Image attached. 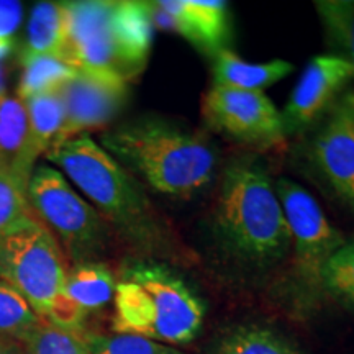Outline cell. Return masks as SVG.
<instances>
[{
	"label": "cell",
	"mask_w": 354,
	"mask_h": 354,
	"mask_svg": "<svg viewBox=\"0 0 354 354\" xmlns=\"http://www.w3.org/2000/svg\"><path fill=\"white\" fill-rule=\"evenodd\" d=\"M210 354H305L302 349L261 325H240L227 331Z\"/></svg>",
	"instance_id": "d6986e66"
},
{
	"label": "cell",
	"mask_w": 354,
	"mask_h": 354,
	"mask_svg": "<svg viewBox=\"0 0 354 354\" xmlns=\"http://www.w3.org/2000/svg\"><path fill=\"white\" fill-rule=\"evenodd\" d=\"M215 228L230 253L245 263L269 266L290 251V233L271 177L253 161H233L215 203Z\"/></svg>",
	"instance_id": "5b68a950"
},
{
	"label": "cell",
	"mask_w": 354,
	"mask_h": 354,
	"mask_svg": "<svg viewBox=\"0 0 354 354\" xmlns=\"http://www.w3.org/2000/svg\"><path fill=\"white\" fill-rule=\"evenodd\" d=\"M66 44V12L63 2H41L35 6L26 28L21 61L38 56H61Z\"/></svg>",
	"instance_id": "e0dca14e"
},
{
	"label": "cell",
	"mask_w": 354,
	"mask_h": 354,
	"mask_svg": "<svg viewBox=\"0 0 354 354\" xmlns=\"http://www.w3.org/2000/svg\"><path fill=\"white\" fill-rule=\"evenodd\" d=\"M25 196L28 209L55 234L73 264L94 263L105 253L110 243L107 221L55 166H35Z\"/></svg>",
	"instance_id": "52a82bcc"
},
{
	"label": "cell",
	"mask_w": 354,
	"mask_h": 354,
	"mask_svg": "<svg viewBox=\"0 0 354 354\" xmlns=\"http://www.w3.org/2000/svg\"><path fill=\"white\" fill-rule=\"evenodd\" d=\"M354 81V68L335 55L313 56L281 112L286 138L308 130L330 112Z\"/></svg>",
	"instance_id": "8fae6325"
},
{
	"label": "cell",
	"mask_w": 354,
	"mask_h": 354,
	"mask_svg": "<svg viewBox=\"0 0 354 354\" xmlns=\"http://www.w3.org/2000/svg\"><path fill=\"white\" fill-rule=\"evenodd\" d=\"M41 322L19 292L0 281V338L24 343Z\"/></svg>",
	"instance_id": "7402d4cb"
},
{
	"label": "cell",
	"mask_w": 354,
	"mask_h": 354,
	"mask_svg": "<svg viewBox=\"0 0 354 354\" xmlns=\"http://www.w3.org/2000/svg\"><path fill=\"white\" fill-rule=\"evenodd\" d=\"M153 24L174 32L203 55L214 57L228 50L233 21L228 3L212 0H159L148 2Z\"/></svg>",
	"instance_id": "4fadbf2b"
},
{
	"label": "cell",
	"mask_w": 354,
	"mask_h": 354,
	"mask_svg": "<svg viewBox=\"0 0 354 354\" xmlns=\"http://www.w3.org/2000/svg\"><path fill=\"white\" fill-rule=\"evenodd\" d=\"M202 118L215 133L251 148H276L286 140L281 112L261 91L212 86L202 99Z\"/></svg>",
	"instance_id": "ba28073f"
},
{
	"label": "cell",
	"mask_w": 354,
	"mask_h": 354,
	"mask_svg": "<svg viewBox=\"0 0 354 354\" xmlns=\"http://www.w3.org/2000/svg\"><path fill=\"white\" fill-rule=\"evenodd\" d=\"M28 212L24 190L8 177L0 174V234Z\"/></svg>",
	"instance_id": "484cf974"
},
{
	"label": "cell",
	"mask_w": 354,
	"mask_h": 354,
	"mask_svg": "<svg viewBox=\"0 0 354 354\" xmlns=\"http://www.w3.org/2000/svg\"><path fill=\"white\" fill-rule=\"evenodd\" d=\"M214 59V86L261 91L271 87L294 73V64L286 59H272L269 63H248L232 50H221Z\"/></svg>",
	"instance_id": "9a60e30c"
},
{
	"label": "cell",
	"mask_w": 354,
	"mask_h": 354,
	"mask_svg": "<svg viewBox=\"0 0 354 354\" xmlns=\"http://www.w3.org/2000/svg\"><path fill=\"white\" fill-rule=\"evenodd\" d=\"M331 53L354 68V0H320L313 3Z\"/></svg>",
	"instance_id": "ffe728a7"
},
{
	"label": "cell",
	"mask_w": 354,
	"mask_h": 354,
	"mask_svg": "<svg viewBox=\"0 0 354 354\" xmlns=\"http://www.w3.org/2000/svg\"><path fill=\"white\" fill-rule=\"evenodd\" d=\"M276 192L289 227L295 266L304 279L320 284L323 266L346 241L302 185L281 177L276 180Z\"/></svg>",
	"instance_id": "9c48e42d"
},
{
	"label": "cell",
	"mask_w": 354,
	"mask_h": 354,
	"mask_svg": "<svg viewBox=\"0 0 354 354\" xmlns=\"http://www.w3.org/2000/svg\"><path fill=\"white\" fill-rule=\"evenodd\" d=\"M24 8L20 2H0V57L10 50L13 35L19 30Z\"/></svg>",
	"instance_id": "4316f807"
},
{
	"label": "cell",
	"mask_w": 354,
	"mask_h": 354,
	"mask_svg": "<svg viewBox=\"0 0 354 354\" xmlns=\"http://www.w3.org/2000/svg\"><path fill=\"white\" fill-rule=\"evenodd\" d=\"M115 333L136 335L167 346L192 343L202 331L205 304L183 277L162 264L135 261L115 287Z\"/></svg>",
	"instance_id": "277c9868"
},
{
	"label": "cell",
	"mask_w": 354,
	"mask_h": 354,
	"mask_svg": "<svg viewBox=\"0 0 354 354\" xmlns=\"http://www.w3.org/2000/svg\"><path fill=\"white\" fill-rule=\"evenodd\" d=\"M63 59L76 69L130 84L143 74L153 46L154 24L148 2L81 0L63 2Z\"/></svg>",
	"instance_id": "3957f363"
},
{
	"label": "cell",
	"mask_w": 354,
	"mask_h": 354,
	"mask_svg": "<svg viewBox=\"0 0 354 354\" xmlns=\"http://www.w3.org/2000/svg\"><path fill=\"white\" fill-rule=\"evenodd\" d=\"M63 248L32 212L0 234V281L24 297L43 322L64 300Z\"/></svg>",
	"instance_id": "8992f818"
},
{
	"label": "cell",
	"mask_w": 354,
	"mask_h": 354,
	"mask_svg": "<svg viewBox=\"0 0 354 354\" xmlns=\"http://www.w3.org/2000/svg\"><path fill=\"white\" fill-rule=\"evenodd\" d=\"M44 156L130 245L151 254L177 253L179 243L154 209L143 184L91 136H74L53 146Z\"/></svg>",
	"instance_id": "7a4b0ae2"
},
{
	"label": "cell",
	"mask_w": 354,
	"mask_h": 354,
	"mask_svg": "<svg viewBox=\"0 0 354 354\" xmlns=\"http://www.w3.org/2000/svg\"><path fill=\"white\" fill-rule=\"evenodd\" d=\"M320 286L335 300L354 310V243H346L323 266Z\"/></svg>",
	"instance_id": "603a6c76"
},
{
	"label": "cell",
	"mask_w": 354,
	"mask_h": 354,
	"mask_svg": "<svg viewBox=\"0 0 354 354\" xmlns=\"http://www.w3.org/2000/svg\"><path fill=\"white\" fill-rule=\"evenodd\" d=\"M59 92L64 105V122L53 146L107 127L127 105L130 84L77 69V73L59 87Z\"/></svg>",
	"instance_id": "7c38bea8"
},
{
	"label": "cell",
	"mask_w": 354,
	"mask_h": 354,
	"mask_svg": "<svg viewBox=\"0 0 354 354\" xmlns=\"http://www.w3.org/2000/svg\"><path fill=\"white\" fill-rule=\"evenodd\" d=\"M21 63L24 74L19 84L20 100L43 92L56 91L77 73V69L61 56H38Z\"/></svg>",
	"instance_id": "44dd1931"
},
{
	"label": "cell",
	"mask_w": 354,
	"mask_h": 354,
	"mask_svg": "<svg viewBox=\"0 0 354 354\" xmlns=\"http://www.w3.org/2000/svg\"><path fill=\"white\" fill-rule=\"evenodd\" d=\"M35 166L37 161L32 156L28 115L24 102L0 91V174L26 192Z\"/></svg>",
	"instance_id": "5bb4252c"
},
{
	"label": "cell",
	"mask_w": 354,
	"mask_h": 354,
	"mask_svg": "<svg viewBox=\"0 0 354 354\" xmlns=\"http://www.w3.org/2000/svg\"><path fill=\"white\" fill-rule=\"evenodd\" d=\"M30 125V145L35 161L56 143L64 122V105L59 88L24 99Z\"/></svg>",
	"instance_id": "ac0fdd59"
},
{
	"label": "cell",
	"mask_w": 354,
	"mask_h": 354,
	"mask_svg": "<svg viewBox=\"0 0 354 354\" xmlns=\"http://www.w3.org/2000/svg\"><path fill=\"white\" fill-rule=\"evenodd\" d=\"M117 279L100 261L74 264L68 269L64 282V295L86 315L104 308L115 297Z\"/></svg>",
	"instance_id": "2e32d148"
},
{
	"label": "cell",
	"mask_w": 354,
	"mask_h": 354,
	"mask_svg": "<svg viewBox=\"0 0 354 354\" xmlns=\"http://www.w3.org/2000/svg\"><path fill=\"white\" fill-rule=\"evenodd\" d=\"M308 158L331 192L354 210V91L344 92L318 122Z\"/></svg>",
	"instance_id": "30bf717a"
},
{
	"label": "cell",
	"mask_w": 354,
	"mask_h": 354,
	"mask_svg": "<svg viewBox=\"0 0 354 354\" xmlns=\"http://www.w3.org/2000/svg\"><path fill=\"white\" fill-rule=\"evenodd\" d=\"M25 354H88L82 336L41 322L21 343Z\"/></svg>",
	"instance_id": "d4e9b609"
},
{
	"label": "cell",
	"mask_w": 354,
	"mask_h": 354,
	"mask_svg": "<svg viewBox=\"0 0 354 354\" xmlns=\"http://www.w3.org/2000/svg\"><path fill=\"white\" fill-rule=\"evenodd\" d=\"M99 145L145 189L179 201L209 187L218 162L205 136L156 115L110 128L102 133Z\"/></svg>",
	"instance_id": "6da1fadb"
},
{
	"label": "cell",
	"mask_w": 354,
	"mask_h": 354,
	"mask_svg": "<svg viewBox=\"0 0 354 354\" xmlns=\"http://www.w3.org/2000/svg\"><path fill=\"white\" fill-rule=\"evenodd\" d=\"M0 354H25L24 346L15 339L0 338Z\"/></svg>",
	"instance_id": "83f0119b"
},
{
	"label": "cell",
	"mask_w": 354,
	"mask_h": 354,
	"mask_svg": "<svg viewBox=\"0 0 354 354\" xmlns=\"http://www.w3.org/2000/svg\"><path fill=\"white\" fill-rule=\"evenodd\" d=\"M88 354H187L176 346L153 342L136 335H82Z\"/></svg>",
	"instance_id": "cb8c5ba5"
}]
</instances>
